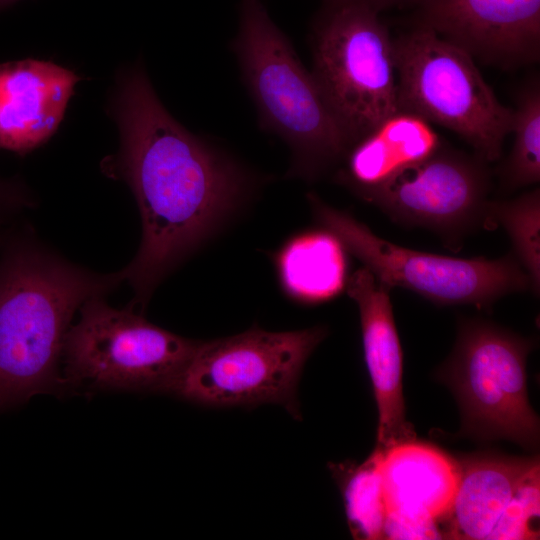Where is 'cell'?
Wrapping results in <instances>:
<instances>
[{"label": "cell", "mask_w": 540, "mask_h": 540, "mask_svg": "<svg viewBox=\"0 0 540 540\" xmlns=\"http://www.w3.org/2000/svg\"><path fill=\"white\" fill-rule=\"evenodd\" d=\"M109 111L120 146L102 169L130 187L140 212L139 249L122 273L134 291L129 306L142 312L161 281L236 211L251 180L172 117L140 67L118 76Z\"/></svg>", "instance_id": "cell-1"}, {"label": "cell", "mask_w": 540, "mask_h": 540, "mask_svg": "<svg viewBox=\"0 0 540 540\" xmlns=\"http://www.w3.org/2000/svg\"><path fill=\"white\" fill-rule=\"evenodd\" d=\"M17 222L0 231V413L67 390L59 367L74 313L124 281L122 270L68 261Z\"/></svg>", "instance_id": "cell-2"}, {"label": "cell", "mask_w": 540, "mask_h": 540, "mask_svg": "<svg viewBox=\"0 0 540 540\" xmlns=\"http://www.w3.org/2000/svg\"><path fill=\"white\" fill-rule=\"evenodd\" d=\"M232 50L260 126L291 149L288 175L315 180L340 164L352 141L261 0H240Z\"/></svg>", "instance_id": "cell-3"}, {"label": "cell", "mask_w": 540, "mask_h": 540, "mask_svg": "<svg viewBox=\"0 0 540 540\" xmlns=\"http://www.w3.org/2000/svg\"><path fill=\"white\" fill-rule=\"evenodd\" d=\"M393 41L399 109L451 130L486 163L498 160L513 109L499 102L473 57L419 25Z\"/></svg>", "instance_id": "cell-4"}, {"label": "cell", "mask_w": 540, "mask_h": 540, "mask_svg": "<svg viewBox=\"0 0 540 540\" xmlns=\"http://www.w3.org/2000/svg\"><path fill=\"white\" fill-rule=\"evenodd\" d=\"M79 311L62 351L67 387L173 394L202 344L152 324L130 306L113 308L103 296Z\"/></svg>", "instance_id": "cell-5"}, {"label": "cell", "mask_w": 540, "mask_h": 540, "mask_svg": "<svg viewBox=\"0 0 540 540\" xmlns=\"http://www.w3.org/2000/svg\"><path fill=\"white\" fill-rule=\"evenodd\" d=\"M393 40L361 4L324 2L314 21L312 74L352 145L399 110Z\"/></svg>", "instance_id": "cell-6"}, {"label": "cell", "mask_w": 540, "mask_h": 540, "mask_svg": "<svg viewBox=\"0 0 540 540\" xmlns=\"http://www.w3.org/2000/svg\"><path fill=\"white\" fill-rule=\"evenodd\" d=\"M533 341L482 319H463L455 347L439 370L460 407L461 434L539 443V418L527 393L526 360Z\"/></svg>", "instance_id": "cell-7"}, {"label": "cell", "mask_w": 540, "mask_h": 540, "mask_svg": "<svg viewBox=\"0 0 540 540\" xmlns=\"http://www.w3.org/2000/svg\"><path fill=\"white\" fill-rule=\"evenodd\" d=\"M308 200L324 229L390 288L408 289L441 306L479 309H490L506 295L532 289L513 253L497 259H465L415 251L375 235L364 223L314 193L308 194Z\"/></svg>", "instance_id": "cell-8"}, {"label": "cell", "mask_w": 540, "mask_h": 540, "mask_svg": "<svg viewBox=\"0 0 540 540\" xmlns=\"http://www.w3.org/2000/svg\"><path fill=\"white\" fill-rule=\"evenodd\" d=\"M326 333L324 327L287 332L255 327L202 341L173 394L214 407L278 404L298 418L299 379Z\"/></svg>", "instance_id": "cell-9"}, {"label": "cell", "mask_w": 540, "mask_h": 540, "mask_svg": "<svg viewBox=\"0 0 540 540\" xmlns=\"http://www.w3.org/2000/svg\"><path fill=\"white\" fill-rule=\"evenodd\" d=\"M486 162L443 144L426 159L357 194L401 225L437 233L454 249L487 228L490 174Z\"/></svg>", "instance_id": "cell-10"}, {"label": "cell", "mask_w": 540, "mask_h": 540, "mask_svg": "<svg viewBox=\"0 0 540 540\" xmlns=\"http://www.w3.org/2000/svg\"><path fill=\"white\" fill-rule=\"evenodd\" d=\"M460 464V480L446 520L453 539L538 538V458L481 455Z\"/></svg>", "instance_id": "cell-11"}, {"label": "cell", "mask_w": 540, "mask_h": 540, "mask_svg": "<svg viewBox=\"0 0 540 540\" xmlns=\"http://www.w3.org/2000/svg\"><path fill=\"white\" fill-rule=\"evenodd\" d=\"M416 25L504 67L540 56V0H423Z\"/></svg>", "instance_id": "cell-12"}, {"label": "cell", "mask_w": 540, "mask_h": 540, "mask_svg": "<svg viewBox=\"0 0 540 540\" xmlns=\"http://www.w3.org/2000/svg\"><path fill=\"white\" fill-rule=\"evenodd\" d=\"M348 296L359 309L364 359L378 409L376 449L415 439L406 420L402 389L403 357L390 290L365 266L346 282Z\"/></svg>", "instance_id": "cell-13"}, {"label": "cell", "mask_w": 540, "mask_h": 540, "mask_svg": "<svg viewBox=\"0 0 540 540\" xmlns=\"http://www.w3.org/2000/svg\"><path fill=\"white\" fill-rule=\"evenodd\" d=\"M81 78L48 61L0 64V149L24 156L44 144L60 125Z\"/></svg>", "instance_id": "cell-14"}, {"label": "cell", "mask_w": 540, "mask_h": 540, "mask_svg": "<svg viewBox=\"0 0 540 540\" xmlns=\"http://www.w3.org/2000/svg\"><path fill=\"white\" fill-rule=\"evenodd\" d=\"M381 475L386 516L436 522L450 510L460 464L415 439L373 451Z\"/></svg>", "instance_id": "cell-15"}, {"label": "cell", "mask_w": 540, "mask_h": 540, "mask_svg": "<svg viewBox=\"0 0 540 540\" xmlns=\"http://www.w3.org/2000/svg\"><path fill=\"white\" fill-rule=\"evenodd\" d=\"M442 144L430 122L399 109L350 147L337 180L357 195L426 159Z\"/></svg>", "instance_id": "cell-16"}, {"label": "cell", "mask_w": 540, "mask_h": 540, "mask_svg": "<svg viewBox=\"0 0 540 540\" xmlns=\"http://www.w3.org/2000/svg\"><path fill=\"white\" fill-rule=\"evenodd\" d=\"M345 247L330 231L300 234L277 257L285 291L306 303H320L339 294L346 285Z\"/></svg>", "instance_id": "cell-17"}, {"label": "cell", "mask_w": 540, "mask_h": 540, "mask_svg": "<svg viewBox=\"0 0 540 540\" xmlns=\"http://www.w3.org/2000/svg\"><path fill=\"white\" fill-rule=\"evenodd\" d=\"M511 132L512 150L500 167L501 187L505 191L536 184L540 180V84L532 78L516 97Z\"/></svg>", "instance_id": "cell-18"}, {"label": "cell", "mask_w": 540, "mask_h": 540, "mask_svg": "<svg viewBox=\"0 0 540 540\" xmlns=\"http://www.w3.org/2000/svg\"><path fill=\"white\" fill-rule=\"evenodd\" d=\"M333 472L340 482L352 535L358 539H383L386 510L374 453L360 465H337Z\"/></svg>", "instance_id": "cell-19"}, {"label": "cell", "mask_w": 540, "mask_h": 540, "mask_svg": "<svg viewBox=\"0 0 540 540\" xmlns=\"http://www.w3.org/2000/svg\"><path fill=\"white\" fill-rule=\"evenodd\" d=\"M487 228L500 225L509 235L513 254L528 275L532 291L540 288V190L509 200H490Z\"/></svg>", "instance_id": "cell-20"}, {"label": "cell", "mask_w": 540, "mask_h": 540, "mask_svg": "<svg viewBox=\"0 0 540 540\" xmlns=\"http://www.w3.org/2000/svg\"><path fill=\"white\" fill-rule=\"evenodd\" d=\"M35 206V197L23 180L18 176H0V230L17 222L21 214Z\"/></svg>", "instance_id": "cell-21"}, {"label": "cell", "mask_w": 540, "mask_h": 540, "mask_svg": "<svg viewBox=\"0 0 540 540\" xmlns=\"http://www.w3.org/2000/svg\"><path fill=\"white\" fill-rule=\"evenodd\" d=\"M423 0H324L325 3H355L367 6L378 13L384 9L392 7H400L405 5H419Z\"/></svg>", "instance_id": "cell-22"}, {"label": "cell", "mask_w": 540, "mask_h": 540, "mask_svg": "<svg viewBox=\"0 0 540 540\" xmlns=\"http://www.w3.org/2000/svg\"><path fill=\"white\" fill-rule=\"evenodd\" d=\"M17 1H19V0H0V11H2L3 9L13 5Z\"/></svg>", "instance_id": "cell-23"}]
</instances>
